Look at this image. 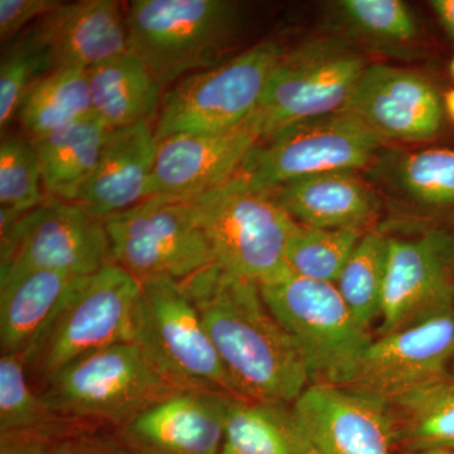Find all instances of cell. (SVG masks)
<instances>
[{
  "instance_id": "cell-1",
  "label": "cell",
  "mask_w": 454,
  "mask_h": 454,
  "mask_svg": "<svg viewBox=\"0 0 454 454\" xmlns=\"http://www.w3.org/2000/svg\"><path fill=\"white\" fill-rule=\"evenodd\" d=\"M179 283L199 310L239 396L294 404L310 385L309 366L268 309L259 284L216 264Z\"/></svg>"
},
{
  "instance_id": "cell-2",
  "label": "cell",
  "mask_w": 454,
  "mask_h": 454,
  "mask_svg": "<svg viewBox=\"0 0 454 454\" xmlns=\"http://www.w3.org/2000/svg\"><path fill=\"white\" fill-rule=\"evenodd\" d=\"M125 17L128 51L162 86L221 64L243 20L227 0H136Z\"/></svg>"
},
{
  "instance_id": "cell-3",
  "label": "cell",
  "mask_w": 454,
  "mask_h": 454,
  "mask_svg": "<svg viewBox=\"0 0 454 454\" xmlns=\"http://www.w3.org/2000/svg\"><path fill=\"white\" fill-rule=\"evenodd\" d=\"M181 390L138 343L129 340L76 358L42 384L40 396L67 422H101L118 428Z\"/></svg>"
},
{
  "instance_id": "cell-4",
  "label": "cell",
  "mask_w": 454,
  "mask_h": 454,
  "mask_svg": "<svg viewBox=\"0 0 454 454\" xmlns=\"http://www.w3.org/2000/svg\"><path fill=\"white\" fill-rule=\"evenodd\" d=\"M184 201L223 270L260 284L286 268V247L298 223L240 172Z\"/></svg>"
},
{
  "instance_id": "cell-5",
  "label": "cell",
  "mask_w": 454,
  "mask_h": 454,
  "mask_svg": "<svg viewBox=\"0 0 454 454\" xmlns=\"http://www.w3.org/2000/svg\"><path fill=\"white\" fill-rule=\"evenodd\" d=\"M268 309L300 348L310 384L348 387L372 340L333 283L282 271L259 284Z\"/></svg>"
},
{
  "instance_id": "cell-6",
  "label": "cell",
  "mask_w": 454,
  "mask_h": 454,
  "mask_svg": "<svg viewBox=\"0 0 454 454\" xmlns=\"http://www.w3.org/2000/svg\"><path fill=\"white\" fill-rule=\"evenodd\" d=\"M142 283L116 262L80 277L26 352L27 369L41 384L76 358L133 340V318Z\"/></svg>"
},
{
  "instance_id": "cell-7",
  "label": "cell",
  "mask_w": 454,
  "mask_h": 454,
  "mask_svg": "<svg viewBox=\"0 0 454 454\" xmlns=\"http://www.w3.org/2000/svg\"><path fill=\"white\" fill-rule=\"evenodd\" d=\"M110 262L106 221L79 203L47 199L27 214L0 206V284L33 270L86 277Z\"/></svg>"
},
{
  "instance_id": "cell-8",
  "label": "cell",
  "mask_w": 454,
  "mask_h": 454,
  "mask_svg": "<svg viewBox=\"0 0 454 454\" xmlns=\"http://www.w3.org/2000/svg\"><path fill=\"white\" fill-rule=\"evenodd\" d=\"M366 67L360 52L337 38L284 51L247 122L260 140L295 122L340 112Z\"/></svg>"
},
{
  "instance_id": "cell-9",
  "label": "cell",
  "mask_w": 454,
  "mask_h": 454,
  "mask_svg": "<svg viewBox=\"0 0 454 454\" xmlns=\"http://www.w3.org/2000/svg\"><path fill=\"white\" fill-rule=\"evenodd\" d=\"M133 342L181 389L216 390L240 397L181 283L167 278L142 282Z\"/></svg>"
},
{
  "instance_id": "cell-10",
  "label": "cell",
  "mask_w": 454,
  "mask_h": 454,
  "mask_svg": "<svg viewBox=\"0 0 454 454\" xmlns=\"http://www.w3.org/2000/svg\"><path fill=\"white\" fill-rule=\"evenodd\" d=\"M284 50L265 41L184 77L160 101L157 142L176 134L221 133L244 124L258 106Z\"/></svg>"
},
{
  "instance_id": "cell-11",
  "label": "cell",
  "mask_w": 454,
  "mask_h": 454,
  "mask_svg": "<svg viewBox=\"0 0 454 454\" xmlns=\"http://www.w3.org/2000/svg\"><path fill=\"white\" fill-rule=\"evenodd\" d=\"M384 139L354 114L337 112L295 122L260 139L240 175L262 191L333 172H354L378 154Z\"/></svg>"
},
{
  "instance_id": "cell-12",
  "label": "cell",
  "mask_w": 454,
  "mask_h": 454,
  "mask_svg": "<svg viewBox=\"0 0 454 454\" xmlns=\"http://www.w3.org/2000/svg\"><path fill=\"white\" fill-rule=\"evenodd\" d=\"M104 221L114 262L140 283L154 278L184 282L216 264L184 200L149 197Z\"/></svg>"
},
{
  "instance_id": "cell-13",
  "label": "cell",
  "mask_w": 454,
  "mask_h": 454,
  "mask_svg": "<svg viewBox=\"0 0 454 454\" xmlns=\"http://www.w3.org/2000/svg\"><path fill=\"white\" fill-rule=\"evenodd\" d=\"M453 360L454 309L372 339L348 387L391 403L450 376Z\"/></svg>"
},
{
  "instance_id": "cell-14",
  "label": "cell",
  "mask_w": 454,
  "mask_h": 454,
  "mask_svg": "<svg viewBox=\"0 0 454 454\" xmlns=\"http://www.w3.org/2000/svg\"><path fill=\"white\" fill-rule=\"evenodd\" d=\"M453 309V236L434 229L389 238L380 334Z\"/></svg>"
},
{
  "instance_id": "cell-15",
  "label": "cell",
  "mask_w": 454,
  "mask_h": 454,
  "mask_svg": "<svg viewBox=\"0 0 454 454\" xmlns=\"http://www.w3.org/2000/svg\"><path fill=\"white\" fill-rule=\"evenodd\" d=\"M295 414L318 454H395V415L389 403L337 385L310 384Z\"/></svg>"
},
{
  "instance_id": "cell-16",
  "label": "cell",
  "mask_w": 454,
  "mask_h": 454,
  "mask_svg": "<svg viewBox=\"0 0 454 454\" xmlns=\"http://www.w3.org/2000/svg\"><path fill=\"white\" fill-rule=\"evenodd\" d=\"M340 112L354 114L382 139L424 142L443 127V98L419 74L394 66H367Z\"/></svg>"
},
{
  "instance_id": "cell-17",
  "label": "cell",
  "mask_w": 454,
  "mask_h": 454,
  "mask_svg": "<svg viewBox=\"0 0 454 454\" xmlns=\"http://www.w3.org/2000/svg\"><path fill=\"white\" fill-rule=\"evenodd\" d=\"M37 51L47 74L62 68L91 70L128 51L127 17L121 3H62L22 35Z\"/></svg>"
},
{
  "instance_id": "cell-18",
  "label": "cell",
  "mask_w": 454,
  "mask_h": 454,
  "mask_svg": "<svg viewBox=\"0 0 454 454\" xmlns=\"http://www.w3.org/2000/svg\"><path fill=\"white\" fill-rule=\"evenodd\" d=\"M232 397L178 391L115 428V437L139 454H220Z\"/></svg>"
},
{
  "instance_id": "cell-19",
  "label": "cell",
  "mask_w": 454,
  "mask_h": 454,
  "mask_svg": "<svg viewBox=\"0 0 454 454\" xmlns=\"http://www.w3.org/2000/svg\"><path fill=\"white\" fill-rule=\"evenodd\" d=\"M258 136L247 121L221 133L176 134L157 146L151 197L188 200L240 172Z\"/></svg>"
},
{
  "instance_id": "cell-20",
  "label": "cell",
  "mask_w": 454,
  "mask_h": 454,
  "mask_svg": "<svg viewBox=\"0 0 454 454\" xmlns=\"http://www.w3.org/2000/svg\"><path fill=\"white\" fill-rule=\"evenodd\" d=\"M157 146L149 121L110 129L97 168L74 202L106 220L149 199Z\"/></svg>"
},
{
  "instance_id": "cell-21",
  "label": "cell",
  "mask_w": 454,
  "mask_h": 454,
  "mask_svg": "<svg viewBox=\"0 0 454 454\" xmlns=\"http://www.w3.org/2000/svg\"><path fill=\"white\" fill-rule=\"evenodd\" d=\"M268 192L295 223L316 229L363 231L380 207L375 192L352 172L295 179Z\"/></svg>"
},
{
  "instance_id": "cell-22",
  "label": "cell",
  "mask_w": 454,
  "mask_h": 454,
  "mask_svg": "<svg viewBox=\"0 0 454 454\" xmlns=\"http://www.w3.org/2000/svg\"><path fill=\"white\" fill-rule=\"evenodd\" d=\"M80 277L33 270L0 284L2 354L25 356Z\"/></svg>"
},
{
  "instance_id": "cell-23",
  "label": "cell",
  "mask_w": 454,
  "mask_h": 454,
  "mask_svg": "<svg viewBox=\"0 0 454 454\" xmlns=\"http://www.w3.org/2000/svg\"><path fill=\"white\" fill-rule=\"evenodd\" d=\"M220 454H318L293 404L232 397Z\"/></svg>"
},
{
  "instance_id": "cell-24",
  "label": "cell",
  "mask_w": 454,
  "mask_h": 454,
  "mask_svg": "<svg viewBox=\"0 0 454 454\" xmlns=\"http://www.w3.org/2000/svg\"><path fill=\"white\" fill-rule=\"evenodd\" d=\"M95 118L109 129L151 121L163 86L130 52L88 71Z\"/></svg>"
},
{
  "instance_id": "cell-25",
  "label": "cell",
  "mask_w": 454,
  "mask_h": 454,
  "mask_svg": "<svg viewBox=\"0 0 454 454\" xmlns=\"http://www.w3.org/2000/svg\"><path fill=\"white\" fill-rule=\"evenodd\" d=\"M109 131L103 121L92 116L31 142L44 190L52 199L76 201L97 168Z\"/></svg>"
},
{
  "instance_id": "cell-26",
  "label": "cell",
  "mask_w": 454,
  "mask_h": 454,
  "mask_svg": "<svg viewBox=\"0 0 454 454\" xmlns=\"http://www.w3.org/2000/svg\"><path fill=\"white\" fill-rule=\"evenodd\" d=\"M88 71L62 68L35 80L18 112L29 142L92 118Z\"/></svg>"
},
{
  "instance_id": "cell-27",
  "label": "cell",
  "mask_w": 454,
  "mask_h": 454,
  "mask_svg": "<svg viewBox=\"0 0 454 454\" xmlns=\"http://www.w3.org/2000/svg\"><path fill=\"white\" fill-rule=\"evenodd\" d=\"M378 176L397 196L430 211L454 208V151L395 152L379 162Z\"/></svg>"
},
{
  "instance_id": "cell-28",
  "label": "cell",
  "mask_w": 454,
  "mask_h": 454,
  "mask_svg": "<svg viewBox=\"0 0 454 454\" xmlns=\"http://www.w3.org/2000/svg\"><path fill=\"white\" fill-rule=\"evenodd\" d=\"M395 415L399 446L411 453L454 450V378L418 387L389 403Z\"/></svg>"
},
{
  "instance_id": "cell-29",
  "label": "cell",
  "mask_w": 454,
  "mask_h": 454,
  "mask_svg": "<svg viewBox=\"0 0 454 454\" xmlns=\"http://www.w3.org/2000/svg\"><path fill=\"white\" fill-rule=\"evenodd\" d=\"M67 420L53 413L27 379L25 360L18 354L0 357V435L35 434L47 439L66 435Z\"/></svg>"
},
{
  "instance_id": "cell-30",
  "label": "cell",
  "mask_w": 454,
  "mask_h": 454,
  "mask_svg": "<svg viewBox=\"0 0 454 454\" xmlns=\"http://www.w3.org/2000/svg\"><path fill=\"white\" fill-rule=\"evenodd\" d=\"M387 254V236L378 231L364 232L334 284L358 324L369 331L381 315Z\"/></svg>"
},
{
  "instance_id": "cell-31",
  "label": "cell",
  "mask_w": 454,
  "mask_h": 454,
  "mask_svg": "<svg viewBox=\"0 0 454 454\" xmlns=\"http://www.w3.org/2000/svg\"><path fill=\"white\" fill-rule=\"evenodd\" d=\"M364 231L316 229L298 223L286 247V262L293 273L336 284Z\"/></svg>"
},
{
  "instance_id": "cell-32",
  "label": "cell",
  "mask_w": 454,
  "mask_h": 454,
  "mask_svg": "<svg viewBox=\"0 0 454 454\" xmlns=\"http://www.w3.org/2000/svg\"><path fill=\"white\" fill-rule=\"evenodd\" d=\"M340 22L349 32L378 46H404L418 37L411 8L402 0H340Z\"/></svg>"
},
{
  "instance_id": "cell-33",
  "label": "cell",
  "mask_w": 454,
  "mask_h": 454,
  "mask_svg": "<svg viewBox=\"0 0 454 454\" xmlns=\"http://www.w3.org/2000/svg\"><path fill=\"white\" fill-rule=\"evenodd\" d=\"M43 181L32 143L17 137L3 139L0 146V206L27 214L40 207Z\"/></svg>"
},
{
  "instance_id": "cell-34",
  "label": "cell",
  "mask_w": 454,
  "mask_h": 454,
  "mask_svg": "<svg viewBox=\"0 0 454 454\" xmlns=\"http://www.w3.org/2000/svg\"><path fill=\"white\" fill-rule=\"evenodd\" d=\"M37 51L22 35L3 53L0 64V130L2 136L18 115L27 92L35 80L46 74Z\"/></svg>"
},
{
  "instance_id": "cell-35",
  "label": "cell",
  "mask_w": 454,
  "mask_h": 454,
  "mask_svg": "<svg viewBox=\"0 0 454 454\" xmlns=\"http://www.w3.org/2000/svg\"><path fill=\"white\" fill-rule=\"evenodd\" d=\"M59 0H0V38L9 43L32 22L61 5Z\"/></svg>"
},
{
  "instance_id": "cell-36",
  "label": "cell",
  "mask_w": 454,
  "mask_h": 454,
  "mask_svg": "<svg viewBox=\"0 0 454 454\" xmlns=\"http://www.w3.org/2000/svg\"><path fill=\"white\" fill-rule=\"evenodd\" d=\"M52 454H139L116 437L97 433H68L51 442Z\"/></svg>"
},
{
  "instance_id": "cell-37",
  "label": "cell",
  "mask_w": 454,
  "mask_h": 454,
  "mask_svg": "<svg viewBox=\"0 0 454 454\" xmlns=\"http://www.w3.org/2000/svg\"><path fill=\"white\" fill-rule=\"evenodd\" d=\"M51 442L35 434L0 435V454H52Z\"/></svg>"
},
{
  "instance_id": "cell-38",
  "label": "cell",
  "mask_w": 454,
  "mask_h": 454,
  "mask_svg": "<svg viewBox=\"0 0 454 454\" xmlns=\"http://www.w3.org/2000/svg\"><path fill=\"white\" fill-rule=\"evenodd\" d=\"M429 4L441 25L454 40V0H432Z\"/></svg>"
},
{
  "instance_id": "cell-39",
  "label": "cell",
  "mask_w": 454,
  "mask_h": 454,
  "mask_svg": "<svg viewBox=\"0 0 454 454\" xmlns=\"http://www.w3.org/2000/svg\"><path fill=\"white\" fill-rule=\"evenodd\" d=\"M444 112L450 115V118L454 121V89L446 92L443 97Z\"/></svg>"
},
{
  "instance_id": "cell-40",
  "label": "cell",
  "mask_w": 454,
  "mask_h": 454,
  "mask_svg": "<svg viewBox=\"0 0 454 454\" xmlns=\"http://www.w3.org/2000/svg\"><path fill=\"white\" fill-rule=\"evenodd\" d=\"M411 454H454L453 450H441V448H438V450H419V452H414Z\"/></svg>"
},
{
  "instance_id": "cell-41",
  "label": "cell",
  "mask_w": 454,
  "mask_h": 454,
  "mask_svg": "<svg viewBox=\"0 0 454 454\" xmlns=\"http://www.w3.org/2000/svg\"><path fill=\"white\" fill-rule=\"evenodd\" d=\"M450 375L452 376V378H454V360L452 365H450Z\"/></svg>"
},
{
  "instance_id": "cell-42",
  "label": "cell",
  "mask_w": 454,
  "mask_h": 454,
  "mask_svg": "<svg viewBox=\"0 0 454 454\" xmlns=\"http://www.w3.org/2000/svg\"><path fill=\"white\" fill-rule=\"evenodd\" d=\"M450 73H452V76L454 77V57L452 62H450Z\"/></svg>"
}]
</instances>
